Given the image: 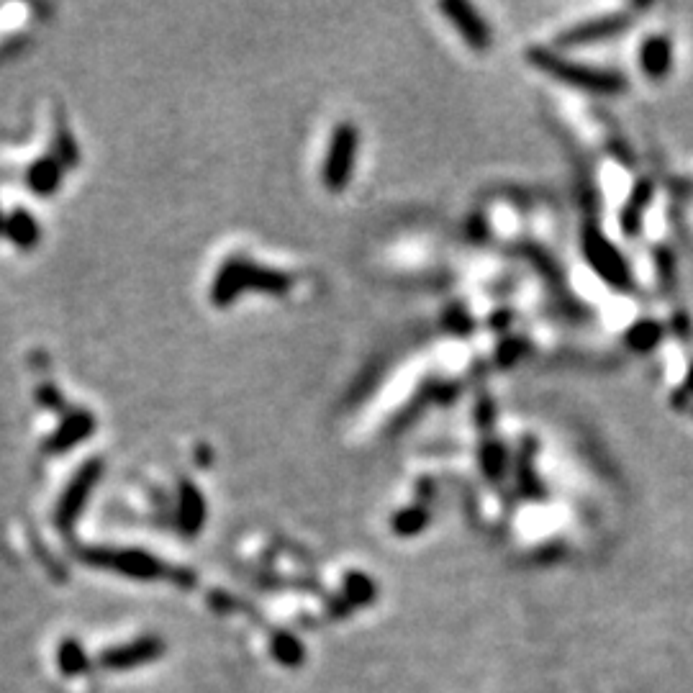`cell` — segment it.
<instances>
[{"label": "cell", "mask_w": 693, "mask_h": 693, "mask_svg": "<svg viewBox=\"0 0 693 693\" xmlns=\"http://www.w3.org/2000/svg\"><path fill=\"white\" fill-rule=\"evenodd\" d=\"M629 21L627 13H622V16H609V18H601V21H596V24H586V26H578V29H570L568 34H563V42L565 44H588L593 42V39H601V36H609L614 34V31L624 29Z\"/></svg>", "instance_id": "4"}, {"label": "cell", "mask_w": 693, "mask_h": 693, "mask_svg": "<svg viewBox=\"0 0 693 693\" xmlns=\"http://www.w3.org/2000/svg\"><path fill=\"white\" fill-rule=\"evenodd\" d=\"M445 11L450 13L455 26L460 29V34L465 36V42L470 44L473 49H486L488 47V29L483 26L478 13L468 6H460V3H452V6H445Z\"/></svg>", "instance_id": "3"}, {"label": "cell", "mask_w": 693, "mask_h": 693, "mask_svg": "<svg viewBox=\"0 0 693 693\" xmlns=\"http://www.w3.org/2000/svg\"><path fill=\"white\" fill-rule=\"evenodd\" d=\"M532 60L537 62V67L550 72V75L563 77L570 85L593 90V93H619V90L624 88V80L619 75H614V72L573 65V62L557 60V57H552V54L547 52H532Z\"/></svg>", "instance_id": "1"}, {"label": "cell", "mask_w": 693, "mask_h": 693, "mask_svg": "<svg viewBox=\"0 0 693 693\" xmlns=\"http://www.w3.org/2000/svg\"><path fill=\"white\" fill-rule=\"evenodd\" d=\"M591 257H593V265L599 267L601 273L606 275V278L611 280H624L627 278V270H624V262L622 257L614 255L609 249V244L604 242H591Z\"/></svg>", "instance_id": "7"}, {"label": "cell", "mask_w": 693, "mask_h": 693, "mask_svg": "<svg viewBox=\"0 0 693 693\" xmlns=\"http://www.w3.org/2000/svg\"><path fill=\"white\" fill-rule=\"evenodd\" d=\"M157 652H160V645H157V642H137V645L119 647V650L108 652L106 658H103V663L111 665V668H129V665L152 660Z\"/></svg>", "instance_id": "6"}, {"label": "cell", "mask_w": 693, "mask_h": 693, "mask_svg": "<svg viewBox=\"0 0 693 693\" xmlns=\"http://www.w3.org/2000/svg\"><path fill=\"white\" fill-rule=\"evenodd\" d=\"M357 157V131L355 126L342 124L334 131L332 144H329V154H326L324 165V183L329 190H342L347 180L352 178Z\"/></svg>", "instance_id": "2"}, {"label": "cell", "mask_w": 693, "mask_h": 693, "mask_svg": "<svg viewBox=\"0 0 693 693\" xmlns=\"http://www.w3.org/2000/svg\"><path fill=\"white\" fill-rule=\"evenodd\" d=\"M670 42L665 36H650L642 47V67L650 77H663L670 70Z\"/></svg>", "instance_id": "5"}]
</instances>
